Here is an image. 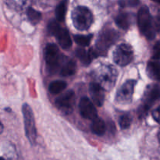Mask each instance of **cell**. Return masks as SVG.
I'll list each match as a JSON object with an SVG mask.
<instances>
[{
	"label": "cell",
	"instance_id": "3957f363",
	"mask_svg": "<svg viewBox=\"0 0 160 160\" xmlns=\"http://www.w3.org/2000/svg\"><path fill=\"white\" fill-rule=\"evenodd\" d=\"M22 112L23 116L26 136L29 142L34 145L36 142V138H37V129L35 127L34 113L31 108L27 103H24L22 106Z\"/></svg>",
	"mask_w": 160,
	"mask_h": 160
},
{
	"label": "cell",
	"instance_id": "cb8c5ba5",
	"mask_svg": "<svg viewBox=\"0 0 160 160\" xmlns=\"http://www.w3.org/2000/svg\"><path fill=\"white\" fill-rule=\"evenodd\" d=\"M61 27L56 20H52V21L48 23V32L52 34V35H56V34L58 33V31L61 29Z\"/></svg>",
	"mask_w": 160,
	"mask_h": 160
},
{
	"label": "cell",
	"instance_id": "7402d4cb",
	"mask_svg": "<svg viewBox=\"0 0 160 160\" xmlns=\"http://www.w3.org/2000/svg\"><path fill=\"white\" fill-rule=\"evenodd\" d=\"M27 15H28V19L33 24H37L42 18V14L38 11L35 10L33 8L29 7L27 10Z\"/></svg>",
	"mask_w": 160,
	"mask_h": 160
},
{
	"label": "cell",
	"instance_id": "6da1fadb",
	"mask_svg": "<svg viewBox=\"0 0 160 160\" xmlns=\"http://www.w3.org/2000/svg\"><path fill=\"white\" fill-rule=\"evenodd\" d=\"M73 24L78 31H87L93 23V15L88 8L78 6L72 12Z\"/></svg>",
	"mask_w": 160,
	"mask_h": 160
},
{
	"label": "cell",
	"instance_id": "7c38bea8",
	"mask_svg": "<svg viewBox=\"0 0 160 160\" xmlns=\"http://www.w3.org/2000/svg\"><path fill=\"white\" fill-rule=\"evenodd\" d=\"M104 88L98 83H91L89 85V94L92 101L95 106H102L104 103L105 93Z\"/></svg>",
	"mask_w": 160,
	"mask_h": 160
},
{
	"label": "cell",
	"instance_id": "f546056e",
	"mask_svg": "<svg viewBox=\"0 0 160 160\" xmlns=\"http://www.w3.org/2000/svg\"><path fill=\"white\" fill-rule=\"evenodd\" d=\"M158 139H159V142H160V131H159V134H158Z\"/></svg>",
	"mask_w": 160,
	"mask_h": 160
},
{
	"label": "cell",
	"instance_id": "277c9868",
	"mask_svg": "<svg viewBox=\"0 0 160 160\" xmlns=\"http://www.w3.org/2000/svg\"><path fill=\"white\" fill-rule=\"evenodd\" d=\"M44 56L48 72L50 73H56L59 68L62 59L57 45L52 43L48 44L44 51Z\"/></svg>",
	"mask_w": 160,
	"mask_h": 160
},
{
	"label": "cell",
	"instance_id": "8fae6325",
	"mask_svg": "<svg viewBox=\"0 0 160 160\" xmlns=\"http://www.w3.org/2000/svg\"><path fill=\"white\" fill-rule=\"evenodd\" d=\"M80 114L84 119L93 120L98 117L95 104L87 97H83L79 103Z\"/></svg>",
	"mask_w": 160,
	"mask_h": 160
},
{
	"label": "cell",
	"instance_id": "7a4b0ae2",
	"mask_svg": "<svg viewBox=\"0 0 160 160\" xmlns=\"http://www.w3.org/2000/svg\"><path fill=\"white\" fill-rule=\"evenodd\" d=\"M138 24L141 33L149 40H152L156 35L153 20L147 6L141 8L138 13Z\"/></svg>",
	"mask_w": 160,
	"mask_h": 160
},
{
	"label": "cell",
	"instance_id": "d6986e66",
	"mask_svg": "<svg viewBox=\"0 0 160 160\" xmlns=\"http://www.w3.org/2000/svg\"><path fill=\"white\" fill-rule=\"evenodd\" d=\"M67 84L65 81L58 80V81H52L49 84V86H48V91L52 95H57V94L62 92L67 88Z\"/></svg>",
	"mask_w": 160,
	"mask_h": 160
},
{
	"label": "cell",
	"instance_id": "ba28073f",
	"mask_svg": "<svg viewBox=\"0 0 160 160\" xmlns=\"http://www.w3.org/2000/svg\"><path fill=\"white\" fill-rule=\"evenodd\" d=\"M119 38V34L115 30L106 29L103 30L98 35V38L96 42V48L95 51L98 52V56L100 52H104L106 50H108L112 45H113L117 39Z\"/></svg>",
	"mask_w": 160,
	"mask_h": 160
},
{
	"label": "cell",
	"instance_id": "52a82bcc",
	"mask_svg": "<svg viewBox=\"0 0 160 160\" xmlns=\"http://www.w3.org/2000/svg\"><path fill=\"white\" fill-rule=\"evenodd\" d=\"M112 58L115 63L120 67L128 65L134 59V51L132 47L126 43L120 44L114 50Z\"/></svg>",
	"mask_w": 160,
	"mask_h": 160
},
{
	"label": "cell",
	"instance_id": "f1b7e54d",
	"mask_svg": "<svg viewBox=\"0 0 160 160\" xmlns=\"http://www.w3.org/2000/svg\"><path fill=\"white\" fill-rule=\"evenodd\" d=\"M152 1L156 2H157V3H159V4H160V0H152Z\"/></svg>",
	"mask_w": 160,
	"mask_h": 160
},
{
	"label": "cell",
	"instance_id": "d4e9b609",
	"mask_svg": "<svg viewBox=\"0 0 160 160\" xmlns=\"http://www.w3.org/2000/svg\"><path fill=\"white\" fill-rule=\"evenodd\" d=\"M139 2V0H120L119 3L122 7H133L136 6Z\"/></svg>",
	"mask_w": 160,
	"mask_h": 160
},
{
	"label": "cell",
	"instance_id": "4dcf8cb0",
	"mask_svg": "<svg viewBox=\"0 0 160 160\" xmlns=\"http://www.w3.org/2000/svg\"><path fill=\"white\" fill-rule=\"evenodd\" d=\"M0 160H6L3 157H0Z\"/></svg>",
	"mask_w": 160,
	"mask_h": 160
},
{
	"label": "cell",
	"instance_id": "5b68a950",
	"mask_svg": "<svg viewBox=\"0 0 160 160\" xmlns=\"http://www.w3.org/2000/svg\"><path fill=\"white\" fill-rule=\"evenodd\" d=\"M160 98V87L156 84L148 86V89L145 92V97H144L143 104L138 109V114L140 118H143L147 115L148 111L152 107L155 102L159 100Z\"/></svg>",
	"mask_w": 160,
	"mask_h": 160
},
{
	"label": "cell",
	"instance_id": "ac0fdd59",
	"mask_svg": "<svg viewBox=\"0 0 160 160\" xmlns=\"http://www.w3.org/2000/svg\"><path fill=\"white\" fill-rule=\"evenodd\" d=\"M116 24L120 28L123 30H127L130 28L131 25V17L128 13H120L117 15V17L115 19Z\"/></svg>",
	"mask_w": 160,
	"mask_h": 160
},
{
	"label": "cell",
	"instance_id": "e0dca14e",
	"mask_svg": "<svg viewBox=\"0 0 160 160\" xmlns=\"http://www.w3.org/2000/svg\"><path fill=\"white\" fill-rule=\"evenodd\" d=\"M76 62L72 59H69L61 67L60 73L63 77L72 76L76 72Z\"/></svg>",
	"mask_w": 160,
	"mask_h": 160
},
{
	"label": "cell",
	"instance_id": "5bb4252c",
	"mask_svg": "<svg viewBox=\"0 0 160 160\" xmlns=\"http://www.w3.org/2000/svg\"><path fill=\"white\" fill-rule=\"evenodd\" d=\"M92 131L95 134L98 136H102L106 133V127L104 120L100 117H97L95 120H92V125H91Z\"/></svg>",
	"mask_w": 160,
	"mask_h": 160
},
{
	"label": "cell",
	"instance_id": "8992f818",
	"mask_svg": "<svg viewBox=\"0 0 160 160\" xmlns=\"http://www.w3.org/2000/svg\"><path fill=\"white\" fill-rule=\"evenodd\" d=\"M117 78V72L113 67L104 66L103 67H101L96 73V79L98 81L96 83L100 84L104 90H109L114 85Z\"/></svg>",
	"mask_w": 160,
	"mask_h": 160
},
{
	"label": "cell",
	"instance_id": "83f0119b",
	"mask_svg": "<svg viewBox=\"0 0 160 160\" xmlns=\"http://www.w3.org/2000/svg\"><path fill=\"white\" fill-rule=\"evenodd\" d=\"M2 131H3V125L2 124V123L0 122V134L2 133Z\"/></svg>",
	"mask_w": 160,
	"mask_h": 160
},
{
	"label": "cell",
	"instance_id": "4fadbf2b",
	"mask_svg": "<svg viewBox=\"0 0 160 160\" xmlns=\"http://www.w3.org/2000/svg\"><path fill=\"white\" fill-rule=\"evenodd\" d=\"M55 37L57 39L58 43L63 49H69L72 46V39L68 31L65 28H61Z\"/></svg>",
	"mask_w": 160,
	"mask_h": 160
},
{
	"label": "cell",
	"instance_id": "30bf717a",
	"mask_svg": "<svg viewBox=\"0 0 160 160\" xmlns=\"http://www.w3.org/2000/svg\"><path fill=\"white\" fill-rule=\"evenodd\" d=\"M75 101V94L73 91L69 90L66 93L58 97L56 100V106L62 112L68 114L73 110Z\"/></svg>",
	"mask_w": 160,
	"mask_h": 160
},
{
	"label": "cell",
	"instance_id": "9a60e30c",
	"mask_svg": "<svg viewBox=\"0 0 160 160\" xmlns=\"http://www.w3.org/2000/svg\"><path fill=\"white\" fill-rule=\"evenodd\" d=\"M147 73L152 79L160 81V62L157 61H151L148 62Z\"/></svg>",
	"mask_w": 160,
	"mask_h": 160
},
{
	"label": "cell",
	"instance_id": "484cf974",
	"mask_svg": "<svg viewBox=\"0 0 160 160\" xmlns=\"http://www.w3.org/2000/svg\"><path fill=\"white\" fill-rule=\"evenodd\" d=\"M153 59H160V41L156 42L153 47Z\"/></svg>",
	"mask_w": 160,
	"mask_h": 160
},
{
	"label": "cell",
	"instance_id": "ffe728a7",
	"mask_svg": "<svg viewBox=\"0 0 160 160\" xmlns=\"http://www.w3.org/2000/svg\"><path fill=\"white\" fill-rule=\"evenodd\" d=\"M67 0H62L60 2L56 9V17L58 21H63L65 19L67 10Z\"/></svg>",
	"mask_w": 160,
	"mask_h": 160
},
{
	"label": "cell",
	"instance_id": "2e32d148",
	"mask_svg": "<svg viewBox=\"0 0 160 160\" xmlns=\"http://www.w3.org/2000/svg\"><path fill=\"white\" fill-rule=\"evenodd\" d=\"M76 56L84 65H89L92 59H95L91 49L86 51L84 48H78L76 50Z\"/></svg>",
	"mask_w": 160,
	"mask_h": 160
},
{
	"label": "cell",
	"instance_id": "9c48e42d",
	"mask_svg": "<svg viewBox=\"0 0 160 160\" xmlns=\"http://www.w3.org/2000/svg\"><path fill=\"white\" fill-rule=\"evenodd\" d=\"M135 80H128L117 91L116 99L120 104H128L131 102L134 95V87L136 85Z\"/></svg>",
	"mask_w": 160,
	"mask_h": 160
},
{
	"label": "cell",
	"instance_id": "44dd1931",
	"mask_svg": "<svg viewBox=\"0 0 160 160\" xmlns=\"http://www.w3.org/2000/svg\"><path fill=\"white\" fill-rule=\"evenodd\" d=\"M92 38H93L92 34H87V35L76 34V35H74V41L78 45H81L82 47H85L89 45Z\"/></svg>",
	"mask_w": 160,
	"mask_h": 160
},
{
	"label": "cell",
	"instance_id": "603a6c76",
	"mask_svg": "<svg viewBox=\"0 0 160 160\" xmlns=\"http://www.w3.org/2000/svg\"><path fill=\"white\" fill-rule=\"evenodd\" d=\"M131 122H132V118L128 114H124L121 116L119 120V125H120L121 129H128L131 127Z\"/></svg>",
	"mask_w": 160,
	"mask_h": 160
},
{
	"label": "cell",
	"instance_id": "4316f807",
	"mask_svg": "<svg viewBox=\"0 0 160 160\" xmlns=\"http://www.w3.org/2000/svg\"><path fill=\"white\" fill-rule=\"evenodd\" d=\"M152 117L157 123H160V106L152 112Z\"/></svg>",
	"mask_w": 160,
	"mask_h": 160
}]
</instances>
